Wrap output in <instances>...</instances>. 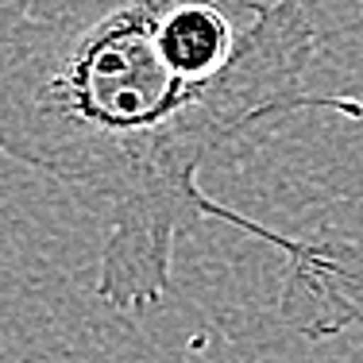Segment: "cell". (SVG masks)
I'll list each match as a JSON object with an SVG mask.
<instances>
[{"instance_id": "cell-1", "label": "cell", "mask_w": 363, "mask_h": 363, "mask_svg": "<svg viewBox=\"0 0 363 363\" xmlns=\"http://www.w3.org/2000/svg\"><path fill=\"white\" fill-rule=\"evenodd\" d=\"M317 50L301 0H23L0 43V155L101 224L105 309H159L178 244L220 220L286 255L279 317L298 336L363 328V240L279 232L201 186L301 112L363 120V97L309 85Z\"/></svg>"}]
</instances>
